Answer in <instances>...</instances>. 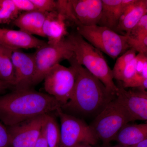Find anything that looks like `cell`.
Wrapping results in <instances>:
<instances>
[{
    "mask_svg": "<svg viewBox=\"0 0 147 147\" xmlns=\"http://www.w3.org/2000/svg\"><path fill=\"white\" fill-rule=\"evenodd\" d=\"M11 86H12L8 83L0 80V93L4 91Z\"/></svg>",
    "mask_w": 147,
    "mask_h": 147,
    "instance_id": "d6a6232c",
    "label": "cell"
},
{
    "mask_svg": "<svg viewBox=\"0 0 147 147\" xmlns=\"http://www.w3.org/2000/svg\"><path fill=\"white\" fill-rule=\"evenodd\" d=\"M56 112L61 121L59 147H76L81 144H97L98 140L90 125L80 119L64 113L61 108Z\"/></svg>",
    "mask_w": 147,
    "mask_h": 147,
    "instance_id": "52a82bcc",
    "label": "cell"
},
{
    "mask_svg": "<svg viewBox=\"0 0 147 147\" xmlns=\"http://www.w3.org/2000/svg\"><path fill=\"white\" fill-rule=\"evenodd\" d=\"M56 2V11L65 17L69 26L76 28L81 25L74 13L71 0H58Z\"/></svg>",
    "mask_w": 147,
    "mask_h": 147,
    "instance_id": "7402d4cb",
    "label": "cell"
},
{
    "mask_svg": "<svg viewBox=\"0 0 147 147\" xmlns=\"http://www.w3.org/2000/svg\"><path fill=\"white\" fill-rule=\"evenodd\" d=\"M116 98L129 113L133 121H147V92L139 90H126L119 82Z\"/></svg>",
    "mask_w": 147,
    "mask_h": 147,
    "instance_id": "30bf717a",
    "label": "cell"
},
{
    "mask_svg": "<svg viewBox=\"0 0 147 147\" xmlns=\"http://www.w3.org/2000/svg\"><path fill=\"white\" fill-rule=\"evenodd\" d=\"M45 138L49 147H59L60 129L56 119L48 114L44 126Z\"/></svg>",
    "mask_w": 147,
    "mask_h": 147,
    "instance_id": "d6986e66",
    "label": "cell"
},
{
    "mask_svg": "<svg viewBox=\"0 0 147 147\" xmlns=\"http://www.w3.org/2000/svg\"><path fill=\"white\" fill-rule=\"evenodd\" d=\"M74 13L84 26L98 25L102 13V0H71Z\"/></svg>",
    "mask_w": 147,
    "mask_h": 147,
    "instance_id": "4fadbf2b",
    "label": "cell"
},
{
    "mask_svg": "<svg viewBox=\"0 0 147 147\" xmlns=\"http://www.w3.org/2000/svg\"><path fill=\"white\" fill-rule=\"evenodd\" d=\"M133 1L102 0V13L98 25L116 32L121 15Z\"/></svg>",
    "mask_w": 147,
    "mask_h": 147,
    "instance_id": "9a60e30c",
    "label": "cell"
},
{
    "mask_svg": "<svg viewBox=\"0 0 147 147\" xmlns=\"http://www.w3.org/2000/svg\"><path fill=\"white\" fill-rule=\"evenodd\" d=\"M34 55L36 71L32 86L44 80L48 71L54 66L64 60L68 61L74 56L72 43L67 36L56 45L46 43L37 49Z\"/></svg>",
    "mask_w": 147,
    "mask_h": 147,
    "instance_id": "8992f818",
    "label": "cell"
},
{
    "mask_svg": "<svg viewBox=\"0 0 147 147\" xmlns=\"http://www.w3.org/2000/svg\"><path fill=\"white\" fill-rule=\"evenodd\" d=\"M68 22L63 16L56 11L47 13L42 27L44 37L48 39L47 44L55 45L59 43L68 35Z\"/></svg>",
    "mask_w": 147,
    "mask_h": 147,
    "instance_id": "5bb4252c",
    "label": "cell"
},
{
    "mask_svg": "<svg viewBox=\"0 0 147 147\" xmlns=\"http://www.w3.org/2000/svg\"><path fill=\"white\" fill-rule=\"evenodd\" d=\"M10 146V136L8 129L0 122V147Z\"/></svg>",
    "mask_w": 147,
    "mask_h": 147,
    "instance_id": "f546056e",
    "label": "cell"
},
{
    "mask_svg": "<svg viewBox=\"0 0 147 147\" xmlns=\"http://www.w3.org/2000/svg\"><path fill=\"white\" fill-rule=\"evenodd\" d=\"M75 75V70L71 66L66 67L60 64L54 66L44 79V88L47 94L55 98L63 106L71 98Z\"/></svg>",
    "mask_w": 147,
    "mask_h": 147,
    "instance_id": "ba28073f",
    "label": "cell"
},
{
    "mask_svg": "<svg viewBox=\"0 0 147 147\" xmlns=\"http://www.w3.org/2000/svg\"><path fill=\"white\" fill-rule=\"evenodd\" d=\"M11 59L15 74V89L31 88L36 71L34 54L15 50L12 53Z\"/></svg>",
    "mask_w": 147,
    "mask_h": 147,
    "instance_id": "8fae6325",
    "label": "cell"
},
{
    "mask_svg": "<svg viewBox=\"0 0 147 147\" xmlns=\"http://www.w3.org/2000/svg\"><path fill=\"white\" fill-rule=\"evenodd\" d=\"M20 14L12 0H0V24H9Z\"/></svg>",
    "mask_w": 147,
    "mask_h": 147,
    "instance_id": "44dd1931",
    "label": "cell"
},
{
    "mask_svg": "<svg viewBox=\"0 0 147 147\" xmlns=\"http://www.w3.org/2000/svg\"><path fill=\"white\" fill-rule=\"evenodd\" d=\"M4 47L0 45V66L2 60L3 55Z\"/></svg>",
    "mask_w": 147,
    "mask_h": 147,
    "instance_id": "836d02e7",
    "label": "cell"
},
{
    "mask_svg": "<svg viewBox=\"0 0 147 147\" xmlns=\"http://www.w3.org/2000/svg\"><path fill=\"white\" fill-rule=\"evenodd\" d=\"M34 147H49L45 138L44 126L42 129L41 134L35 144Z\"/></svg>",
    "mask_w": 147,
    "mask_h": 147,
    "instance_id": "4dcf8cb0",
    "label": "cell"
},
{
    "mask_svg": "<svg viewBox=\"0 0 147 147\" xmlns=\"http://www.w3.org/2000/svg\"><path fill=\"white\" fill-rule=\"evenodd\" d=\"M47 115L36 117L8 129L12 147H34L45 124Z\"/></svg>",
    "mask_w": 147,
    "mask_h": 147,
    "instance_id": "9c48e42d",
    "label": "cell"
},
{
    "mask_svg": "<svg viewBox=\"0 0 147 147\" xmlns=\"http://www.w3.org/2000/svg\"><path fill=\"white\" fill-rule=\"evenodd\" d=\"M13 51L4 47L3 55L0 66V80L13 86L15 82L14 68L11 59Z\"/></svg>",
    "mask_w": 147,
    "mask_h": 147,
    "instance_id": "ffe728a7",
    "label": "cell"
},
{
    "mask_svg": "<svg viewBox=\"0 0 147 147\" xmlns=\"http://www.w3.org/2000/svg\"><path fill=\"white\" fill-rule=\"evenodd\" d=\"M76 147H92L91 145L89 144H81L77 146Z\"/></svg>",
    "mask_w": 147,
    "mask_h": 147,
    "instance_id": "e575fe53",
    "label": "cell"
},
{
    "mask_svg": "<svg viewBox=\"0 0 147 147\" xmlns=\"http://www.w3.org/2000/svg\"><path fill=\"white\" fill-rule=\"evenodd\" d=\"M124 88H137L141 91H146L147 88V79L136 74L135 76L125 83H122Z\"/></svg>",
    "mask_w": 147,
    "mask_h": 147,
    "instance_id": "d4e9b609",
    "label": "cell"
},
{
    "mask_svg": "<svg viewBox=\"0 0 147 147\" xmlns=\"http://www.w3.org/2000/svg\"><path fill=\"white\" fill-rule=\"evenodd\" d=\"M16 8L20 11H32L36 10L31 0H12Z\"/></svg>",
    "mask_w": 147,
    "mask_h": 147,
    "instance_id": "f1b7e54d",
    "label": "cell"
},
{
    "mask_svg": "<svg viewBox=\"0 0 147 147\" xmlns=\"http://www.w3.org/2000/svg\"><path fill=\"white\" fill-rule=\"evenodd\" d=\"M136 51L129 49L117 59L114 68L112 69L113 78L118 81L121 74L129 63L136 57Z\"/></svg>",
    "mask_w": 147,
    "mask_h": 147,
    "instance_id": "603a6c76",
    "label": "cell"
},
{
    "mask_svg": "<svg viewBox=\"0 0 147 147\" xmlns=\"http://www.w3.org/2000/svg\"><path fill=\"white\" fill-rule=\"evenodd\" d=\"M47 43L20 30L0 28V45L12 51L21 49H37Z\"/></svg>",
    "mask_w": 147,
    "mask_h": 147,
    "instance_id": "7c38bea8",
    "label": "cell"
},
{
    "mask_svg": "<svg viewBox=\"0 0 147 147\" xmlns=\"http://www.w3.org/2000/svg\"><path fill=\"white\" fill-rule=\"evenodd\" d=\"M36 10L47 13L56 10L57 2L54 0H31Z\"/></svg>",
    "mask_w": 147,
    "mask_h": 147,
    "instance_id": "484cf974",
    "label": "cell"
},
{
    "mask_svg": "<svg viewBox=\"0 0 147 147\" xmlns=\"http://www.w3.org/2000/svg\"><path fill=\"white\" fill-rule=\"evenodd\" d=\"M47 13L36 10L26 11L20 13L13 23L24 32L44 37L42 27Z\"/></svg>",
    "mask_w": 147,
    "mask_h": 147,
    "instance_id": "e0dca14e",
    "label": "cell"
},
{
    "mask_svg": "<svg viewBox=\"0 0 147 147\" xmlns=\"http://www.w3.org/2000/svg\"><path fill=\"white\" fill-rule=\"evenodd\" d=\"M147 139V123L124 125L119 130L113 141L119 144L131 146L137 144Z\"/></svg>",
    "mask_w": 147,
    "mask_h": 147,
    "instance_id": "ac0fdd59",
    "label": "cell"
},
{
    "mask_svg": "<svg viewBox=\"0 0 147 147\" xmlns=\"http://www.w3.org/2000/svg\"><path fill=\"white\" fill-rule=\"evenodd\" d=\"M67 37L72 43L74 57L79 64L104 84L108 91L116 96L118 88L114 82L112 70L102 52L91 45L79 34L71 33Z\"/></svg>",
    "mask_w": 147,
    "mask_h": 147,
    "instance_id": "3957f363",
    "label": "cell"
},
{
    "mask_svg": "<svg viewBox=\"0 0 147 147\" xmlns=\"http://www.w3.org/2000/svg\"><path fill=\"white\" fill-rule=\"evenodd\" d=\"M62 106L60 102L47 94L31 88L15 89L0 96V120L9 127L50 114Z\"/></svg>",
    "mask_w": 147,
    "mask_h": 147,
    "instance_id": "6da1fadb",
    "label": "cell"
},
{
    "mask_svg": "<svg viewBox=\"0 0 147 147\" xmlns=\"http://www.w3.org/2000/svg\"><path fill=\"white\" fill-rule=\"evenodd\" d=\"M77 33L87 42L113 59L118 58L129 49L127 38L113 30L98 25L76 28Z\"/></svg>",
    "mask_w": 147,
    "mask_h": 147,
    "instance_id": "5b68a950",
    "label": "cell"
},
{
    "mask_svg": "<svg viewBox=\"0 0 147 147\" xmlns=\"http://www.w3.org/2000/svg\"><path fill=\"white\" fill-rule=\"evenodd\" d=\"M147 34V14L143 16L141 20L130 31L125 35L130 37H135Z\"/></svg>",
    "mask_w": 147,
    "mask_h": 147,
    "instance_id": "4316f807",
    "label": "cell"
},
{
    "mask_svg": "<svg viewBox=\"0 0 147 147\" xmlns=\"http://www.w3.org/2000/svg\"><path fill=\"white\" fill-rule=\"evenodd\" d=\"M147 13V0H133L121 15L116 32L127 33Z\"/></svg>",
    "mask_w": 147,
    "mask_h": 147,
    "instance_id": "2e32d148",
    "label": "cell"
},
{
    "mask_svg": "<svg viewBox=\"0 0 147 147\" xmlns=\"http://www.w3.org/2000/svg\"><path fill=\"white\" fill-rule=\"evenodd\" d=\"M106 147H147V139H146L143 142H140L137 144L131 145V146H124V145L118 144L116 146H112Z\"/></svg>",
    "mask_w": 147,
    "mask_h": 147,
    "instance_id": "1f68e13d",
    "label": "cell"
},
{
    "mask_svg": "<svg viewBox=\"0 0 147 147\" xmlns=\"http://www.w3.org/2000/svg\"><path fill=\"white\" fill-rule=\"evenodd\" d=\"M75 71V81L71 98L61 107L85 115L98 114L115 96L108 91L104 84L76 61L74 56L68 60Z\"/></svg>",
    "mask_w": 147,
    "mask_h": 147,
    "instance_id": "7a4b0ae2",
    "label": "cell"
},
{
    "mask_svg": "<svg viewBox=\"0 0 147 147\" xmlns=\"http://www.w3.org/2000/svg\"><path fill=\"white\" fill-rule=\"evenodd\" d=\"M137 58V74L147 79V55L138 53Z\"/></svg>",
    "mask_w": 147,
    "mask_h": 147,
    "instance_id": "83f0119b",
    "label": "cell"
},
{
    "mask_svg": "<svg viewBox=\"0 0 147 147\" xmlns=\"http://www.w3.org/2000/svg\"><path fill=\"white\" fill-rule=\"evenodd\" d=\"M132 121L131 117L116 97L96 116L90 126L98 140L108 145L124 125Z\"/></svg>",
    "mask_w": 147,
    "mask_h": 147,
    "instance_id": "277c9868",
    "label": "cell"
},
{
    "mask_svg": "<svg viewBox=\"0 0 147 147\" xmlns=\"http://www.w3.org/2000/svg\"><path fill=\"white\" fill-rule=\"evenodd\" d=\"M126 36L129 49L147 55V34L135 37Z\"/></svg>",
    "mask_w": 147,
    "mask_h": 147,
    "instance_id": "cb8c5ba5",
    "label": "cell"
}]
</instances>
